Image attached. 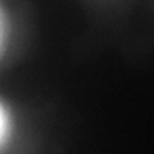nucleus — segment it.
<instances>
[{
  "instance_id": "nucleus-1",
  "label": "nucleus",
  "mask_w": 154,
  "mask_h": 154,
  "mask_svg": "<svg viewBox=\"0 0 154 154\" xmlns=\"http://www.w3.org/2000/svg\"><path fill=\"white\" fill-rule=\"evenodd\" d=\"M7 128H9V118H7V111H5V108L2 106V103H0V144H2V140H4V139H5Z\"/></svg>"
},
{
  "instance_id": "nucleus-2",
  "label": "nucleus",
  "mask_w": 154,
  "mask_h": 154,
  "mask_svg": "<svg viewBox=\"0 0 154 154\" xmlns=\"http://www.w3.org/2000/svg\"><path fill=\"white\" fill-rule=\"evenodd\" d=\"M4 39H5V19H4L2 11H0V51H2V46H4Z\"/></svg>"
}]
</instances>
